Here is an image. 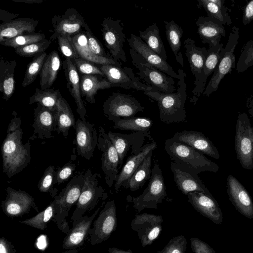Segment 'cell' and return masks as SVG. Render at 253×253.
<instances>
[{"label": "cell", "instance_id": "7dc6e473", "mask_svg": "<svg viewBox=\"0 0 253 253\" xmlns=\"http://www.w3.org/2000/svg\"><path fill=\"white\" fill-rule=\"evenodd\" d=\"M45 39V35L43 33H35L33 34L19 36L13 38L4 39L0 42V44L16 48L32 43L42 41Z\"/></svg>", "mask_w": 253, "mask_h": 253}, {"label": "cell", "instance_id": "60d3db41", "mask_svg": "<svg viewBox=\"0 0 253 253\" xmlns=\"http://www.w3.org/2000/svg\"><path fill=\"white\" fill-rule=\"evenodd\" d=\"M113 127L122 130H132L150 134V128L153 121L146 117H130L120 118L114 121Z\"/></svg>", "mask_w": 253, "mask_h": 253}, {"label": "cell", "instance_id": "52a82bcc", "mask_svg": "<svg viewBox=\"0 0 253 253\" xmlns=\"http://www.w3.org/2000/svg\"><path fill=\"white\" fill-rule=\"evenodd\" d=\"M239 37V28L235 26L231 29L225 47L221 49L218 63L203 93L204 96H209L217 90L221 81L235 68L236 61L234 52L238 43Z\"/></svg>", "mask_w": 253, "mask_h": 253}, {"label": "cell", "instance_id": "ffe728a7", "mask_svg": "<svg viewBox=\"0 0 253 253\" xmlns=\"http://www.w3.org/2000/svg\"><path fill=\"white\" fill-rule=\"evenodd\" d=\"M54 33L49 38L52 42L59 35L73 36L80 33L85 23L83 16L73 8L67 9L60 15H55L51 20Z\"/></svg>", "mask_w": 253, "mask_h": 253}, {"label": "cell", "instance_id": "d590c367", "mask_svg": "<svg viewBox=\"0 0 253 253\" xmlns=\"http://www.w3.org/2000/svg\"><path fill=\"white\" fill-rule=\"evenodd\" d=\"M17 66L15 59L9 61L1 57L0 60V91L3 98L7 101L15 89L14 72Z\"/></svg>", "mask_w": 253, "mask_h": 253}, {"label": "cell", "instance_id": "7402d4cb", "mask_svg": "<svg viewBox=\"0 0 253 253\" xmlns=\"http://www.w3.org/2000/svg\"><path fill=\"white\" fill-rule=\"evenodd\" d=\"M227 191L229 199L236 209L249 219L253 218V202L243 185L231 174L227 179Z\"/></svg>", "mask_w": 253, "mask_h": 253}, {"label": "cell", "instance_id": "91938a15", "mask_svg": "<svg viewBox=\"0 0 253 253\" xmlns=\"http://www.w3.org/2000/svg\"><path fill=\"white\" fill-rule=\"evenodd\" d=\"M246 106L249 113L253 118V95H251L247 98Z\"/></svg>", "mask_w": 253, "mask_h": 253}, {"label": "cell", "instance_id": "603a6c76", "mask_svg": "<svg viewBox=\"0 0 253 253\" xmlns=\"http://www.w3.org/2000/svg\"><path fill=\"white\" fill-rule=\"evenodd\" d=\"M187 196L188 201L197 211L216 224L222 223L221 210L211 194L195 191L189 193Z\"/></svg>", "mask_w": 253, "mask_h": 253}, {"label": "cell", "instance_id": "6f0895ef", "mask_svg": "<svg viewBox=\"0 0 253 253\" xmlns=\"http://www.w3.org/2000/svg\"><path fill=\"white\" fill-rule=\"evenodd\" d=\"M252 20H253V0L249 1L244 7L242 22L244 25H246Z\"/></svg>", "mask_w": 253, "mask_h": 253}, {"label": "cell", "instance_id": "cb8c5ba5", "mask_svg": "<svg viewBox=\"0 0 253 253\" xmlns=\"http://www.w3.org/2000/svg\"><path fill=\"white\" fill-rule=\"evenodd\" d=\"M34 120L32 125L34 134L30 140L52 137V132L57 130L56 110L53 111L39 103L34 109Z\"/></svg>", "mask_w": 253, "mask_h": 253}, {"label": "cell", "instance_id": "836d02e7", "mask_svg": "<svg viewBox=\"0 0 253 253\" xmlns=\"http://www.w3.org/2000/svg\"><path fill=\"white\" fill-rule=\"evenodd\" d=\"M184 46L186 49L185 54L190 64L191 71L195 76L194 84L196 85L204 66L207 49L205 47L197 46L195 41L190 38L185 40Z\"/></svg>", "mask_w": 253, "mask_h": 253}, {"label": "cell", "instance_id": "7a4b0ae2", "mask_svg": "<svg viewBox=\"0 0 253 253\" xmlns=\"http://www.w3.org/2000/svg\"><path fill=\"white\" fill-rule=\"evenodd\" d=\"M179 79L175 92L166 93L160 91H144L145 95L157 101L160 119L166 124L183 122L186 121L185 103L187 98V86L185 82L186 76L181 69L178 70Z\"/></svg>", "mask_w": 253, "mask_h": 253}, {"label": "cell", "instance_id": "8992f818", "mask_svg": "<svg viewBox=\"0 0 253 253\" xmlns=\"http://www.w3.org/2000/svg\"><path fill=\"white\" fill-rule=\"evenodd\" d=\"M129 54L133 66L138 69L136 74L147 85L152 86L156 91L166 93L174 92L176 90L173 78L147 62L140 54L130 48Z\"/></svg>", "mask_w": 253, "mask_h": 253}, {"label": "cell", "instance_id": "d6a6232c", "mask_svg": "<svg viewBox=\"0 0 253 253\" xmlns=\"http://www.w3.org/2000/svg\"><path fill=\"white\" fill-rule=\"evenodd\" d=\"M73 43L79 57L94 64H110L122 67V64L112 57H106L94 54L90 50L84 31L71 37Z\"/></svg>", "mask_w": 253, "mask_h": 253}, {"label": "cell", "instance_id": "ee69618b", "mask_svg": "<svg viewBox=\"0 0 253 253\" xmlns=\"http://www.w3.org/2000/svg\"><path fill=\"white\" fill-rule=\"evenodd\" d=\"M54 216V204L52 201L43 211L35 216L19 222L35 228L42 231L45 230L47 224L52 220Z\"/></svg>", "mask_w": 253, "mask_h": 253}, {"label": "cell", "instance_id": "e0dca14e", "mask_svg": "<svg viewBox=\"0 0 253 253\" xmlns=\"http://www.w3.org/2000/svg\"><path fill=\"white\" fill-rule=\"evenodd\" d=\"M163 219L161 215L148 213L136 214L132 220L131 229L137 233L143 248L151 245L162 230Z\"/></svg>", "mask_w": 253, "mask_h": 253}, {"label": "cell", "instance_id": "f35d334b", "mask_svg": "<svg viewBox=\"0 0 253 253\" xmlns=\"http://www.w3.org/2000/svg\"><path fill=\"white\" fill-rule=\"evenodd\" d=\"M166 28V37L176 61L183 67L184 62L182 54L180 51L181 45V39L183 34V30L172 20L168 22L164 21Z\"/></svg>", "mask_w": 253, "mask_h": 253}, {"label": "cell", "instance_id": "f1b7e54d", "mask_svg": "<svg viewBox=\"0 0 253 253\" xmlns=\"http://www.w3.org/2000/svg\"><path fill=\"white\" fill-rule=\"evenodd\" d=\"M223 43H218L209 46L204 66L197 84L193 89L192 96L190 102L194 105L197 102L199 97L203 93L208 77L213 73L220 58V53L223 47Z\"/></svg>", "mask_w": 253, "mask_h": 253}, {"label": "cell", "instance_id": "9a60e30c", "mask_svg": "<svg viewBox=\"0 0 253 253\" xmlns=\"http://www.w3.org/2000/svg\"><path fill=\"white\" fill-rule=\"evenodd\" d=\"M100 69L107 81L113 84L120 85L125 89H134L144 91H156L151 85L141 82L136 77L132 69L128 67H118L110 64L101 65Z\"/></svg>", "mask_w": 253, "mask_h": 253}, {"label": "cell", "instance_id": "4fadbf2b", "mask_svg": "<svg viewBox=\"0 0 253 253\" xmlns=\"http://www.w3.org/2000/svg\"><path fill=\"white\" fill-rule=\"evenodd\" d=\"M105 203L103 201L95 212L88 216L85 215L72 222L73 227L65 235L62 242L63 253H78L83 249L89 236V230L99 211Z\"/></svg>", "mask_w": 253, "mask_h": 253}, {"label": "cell", "instance_id": "6da1fadb", "mask_svg": "<svg viewBox=\"0 0 253 253\" xmlns=\"http://www.w3.org/2000/svg\"><path fill=\"white\" fill-rule=\"evenodd\" d=\"M6 131V136L1 147L3 172L9 178L21 172L31 161V144L28 141L22 143L23 131L21 128V118L13 111Z\"/></svg>", "mask_w": 253, "mask_h": 253}, {"label": "cell", "instance_id": "d6986e66", "mask_svg": "<svg viewBox=\"0 0 253 253\" xmlns=\"http://www.w3.org/2000/svg\"><path fill=\"white\" fill-rule=\"evenodd\" d=\"M76 150L78 155L89 160L98 142L95 125L79 118L76 121Z\"/></svg>", "mask_w": 253, "mask_h": 253}, {"label": "cell", "instance_id": "3957f363", "mask_svg": "<svg viewBox=\"0 0 253 253\" xmlns=\"http://www.w3.org/2000/svg\"><path fill=\"white\" fill-rule=\"evenodd\" d=\"M164 149L172 162L180 165L198 174L201 172H216L218 166L203 154L191 146L172 138L165 142Z\"/></svg>", "mask_w": 253, "mask_h": 253}, {"label": "cell", "instance_id": "9c48e42d", "mask_svg": "<svg viewBox=\"0 0 253 253\" xmlns=\"http://www.w3.org/2000/svg\"><path fill=\"white\" fill-rule=\"evenodd\" d=\"M166 187L162 172L159 164L155 163L151 169L149 182L143 193L132 198L133 207L140 212L144 209H157L167 196Z\"/></svg>", "mask_w": 253, "mask_h": 253}, {"label": "cell", "instance_id": "7c38bea8", "mask_svg": "<svg viewBox=\"0 0 253 253\" xmlns=\"http://www.w3.org/2000/svg\"><path fill=\"white\" fill-rule=\"evenodd\" d=\"M89 230L90 244L92 246L107 240L117 227L116 207L114 200L108 201L99 212Z\"/></svg>", "mask_w": 253, "mask_h": 253}, {"label": "cell", "instance_id": "74e56055", "mask_svg": "<svg viewBox=\"0 0 253 253\" xmlns=\"http://www.w3.org/2000/svg\"><path fill=\"white\" fill-rule=\"evenodd\" d=\"M199 8L202 7L207 13V16L214 18L223 25H231L232 20L224 5V0H197Z\"/></svg>", "mask_w": 253, "mask_h": 253}, {"label": "cell", "instance_id": "ac0fdd59", "mask_svg": "<svg viewBox=\"0 0 253 253\" xmlns=\"http://www.w3.org/2000/svg\"><path fill=\"white\" fill-rule=\"evenodd\" d=\"M107 133L118 152L119 157V169L122 168L124 159L130 149H131V154H137L144 145L146 137L150 140L153 139L150 134L142 132L134 131L127 134L109 131Z\"/></svg>", "mask_w": 253, "mask_h": 253}, {"label": "cell", "instance_id": "8d00e7d4", "mask_svg": "<svg viewBox=\"0 0 253 253\" xmlns=\"http://www.w3.org/2000/svg\"><path fill=\"white\" fill-rule=\"evenodd\" d=\"M57 130L58 134L62 133L67 138L69 130L71 127H75V120L68 103L59 94L56 108Z\"/></svg>", "mask_w": 253, "mask_h": 253}, {"label": "cell", "instance_id": "db71d44e", "mask_svg": "<svg viewBox=\"0 0 253 253\" xmlns=\"http://www.w3.org/2000/svg\"><path fill=\"white\" fill-rule=\"evenodd\" d=\"M78 73L83 75H98L105 77L104 74L94 63L81 58L73 60Z\"/></svg>", "mask_w": 253, "mask_h": 253}, {"label": "cell", "instance_id": "277c9868", "mask_svg": "<svg viewBox=\"0 0 253 253\" xmlns=\"http://www.w3.org/2000/svg\"><path fill=\"white\" fill-rule=\"evenodd\" d=\"M84 173L79 172L52 201L54 216L52 219L58 229L66 235L70 230L66 217L71 208L77 203L84 183Z\"/></svg>", "mask_w": 253, "mask_h": 253}, {"label": "cell", "instance_id": "83f0119b", "mask_svg": "<svg viewBox=\"0 0 253 253\" xmlns=\"http://www.w3.org/2000/svg\"><path fill=\"white\" fill-rule=\"evenodd\" d=\"M63 68L67 81V87L77 105L76 111L82 120L86 121V110L82 98L80 79L79 73L72 60L66 58L63 61Z\"/></svg>", "mask_w": 253, "mask_h": 253}, {"label": "cell", "instance_id": "44dd1931", "mask_svg": "<svg viewBox=\"0 0 253 253\" xmlns=\"http://www.w3.org/2000/svg\"><path fill=\"white\" fill-rule=\"evenodd\" d=\"M170 169L176 185L183 194L187 195L195 191L211 194L196 172L173 162L170 163Z\"/></svg>", "mask_w": 253, "mask_h": 253}, {"label": "cell", "instance_id": "b9f144b4", "mask_svg": "<svg viewBox=\"0 0 253 253\" xmlns=\"http://www.w3.org/2000/svg\"><path fill=\"white\" fill-rule=\"evenodd\" d=\"M153 152L151 151L146 157L142 163L131 177L128 189L134 192L142 187L145 182L150 180L151 174V165Z\"/></svg>", "mask_w": 253, "mask_h": 253}, {"label": "cell", "instance_id": "f546056e", "mask_svg": "<svg viewBox=\"0 0 253 253\" xmlns=\"http://www.w3.org/2000/svg\"><path fill=\"white\" fill-rule=\"evenodd\" d=\"M196 24L198 27L197 33L202 43L212 46L220 43L221 37L226 36L223 24L219 21L208 16H199Z\"/></svg>", "mask_w": 253, "mask_h": 253}, {"label": "cell", "instance_id": "11a10c76", "mask_svg": "<svg viewBox=\"0 0 253 253\" xmlns=\"http://www.w3.org/2000/svg\"><path fill=\"white\" fill-rule=\"evenodd\" d=\"M75 169L76 165L71 161L66 163L62 168L58 169L56 171L55 184L59 185L65 182L73 175Z\"/></svg>", "mask_w": 253, "mask_h": 253}, {"label": "cell", "instance_id": "5b68a950", "mask_svg": "<svg viewBox=\"0 0 253 253\" xmlns=\"http://www.w3.org/2000/svg\"><path fill=\"white\" fill-rule=\"evenodd\" d=\"M100 177L99 174L93 173L89 168L84 173V185L71 217L72 222L79 219L86 212L92 210L100 200H105L107 198V193L99 183Z\"/></svg>", "mask_w": 253, "mask_h": 253}, {"label": "cell", "instance_id": "6125c7cd", "mask_svg": "<svg viewBox=\"0 0 253 253\" xmlns=\"http://www.w3.org/2000/svg\"><path fill=\"white\" fill-rule=\"evenodd\" d=\"M14 2H24L26 3H41L43 2L42 0H13Z\"/></svg>", "mask_w": 253, "mask_h": 253}, {"label": "cell", "instance_id": "1f68e13d", "mask_svg": "<svg viewBox=\"0 0 253 253\" xmlns=\"http://www.w3.org/2000/svg\"><path fill=\"white\" fill-rule=\"evenodd\" d=\"M120 87L107 81L106 78L98 75H83L80 79V89L82 97L89 103H95V96L100 89Z\"/></svg>", "mask_w": 253, "mask_h": 253}, {"label": "cell", "instance_id": "94428289", "mask_svg": "<svg viewBox=\"0 0 253 253\" xmlns=\"http://www.w3.org/2000/svg\"><path fill=\"white\" fill-rule=\"evenodd\" d=\"M109 253H133L130 250H124L116 247L109 248Z\"/></svg>", "mask_w": 253, "mask_h": 253}, {"label": "cell", "instance_id": "f6af8a7d", "mask_svg": "<svg viewBox=\"0 0 253 253\" xmlns=\"http://www.w3.org/2000/svg\"><path fill=\"white\" fill-rule=\"evenodd\" d=\"M47 55L46 53L44 52L34 57L32 61L28 64L22 83L23 87H26L35 81L41 71Z\"/></svg>", "mask_w": 253, "mask_h": 253}, {"label": "cell", "instance_id": "30bf717a", "mask_svg": "<svg viewBox=\"0 0 253 253\" xmlns=\"http://www.w3.org/2000/svg\"><path fill=\"white\" fill-rule=\"evenodd\" d=\"M144 107L131 94L113 92L104 102L103 111L109 120L134 117Z\"/></svg>", "mask_w": 253, "mask_h": 253}, {"label": "cell", "instance_id": "9f6ffc18", "mask_svg": "<svg viewBox=\"0 0 253 253\" xmlns=\"http://www.w3.org/2000/svg\"><path fill=\"white\" fill-rule=\"evenodd\" d=\"M190 246L194 253H216L209 245L198 238H190Z\"/></svg>", "mask_w": 253, "mask_h": 253}, {"label": "cell", "instance_id": "4316f807", "mask_svg": "<svg viewBox=\"0 0 253 253\" xmlns=\"http://www.w3.org/2000/svg\"><path fill=\"white\" fill-rule=\"evenodd\" d=\"M172 138L215 159L219 160L220 158L217 148L207 136L201 132L183 130L176 132Z\"/></svg>", "mask_w": 253, "mask_h": 253}, {"label": "cell", "instance_id": "816d5d0a", "mask_svg": "<svg viewBox=\"0 0 253 253\" xmlns=\"http://www.w3.org/2000/svg\"><path fill=\"white\" fill-rule=\"evenodd\" d=\"M187 240L183 235H178L170 239L161 251L156 253H185Z\"/></svg>", "mask_w": 253, "mask_h": 253}, {"label": "cell", "instance_id": "484cf974", "mask_svg": "<svg viewBox=\"0 0 253 253\" xmlns=\"http://www.w3.org/2000/svg\"><path fill=\"white\" fill-rule=\"evenodd\" d=\"M157 146L156 142L153 141L144 145L137 154H131L128 156L114 183V188L116 191H118L121 187L128 189V182L133 174L146 157Z\"/></svg>", "mask_w": 253, "mask_h": 253}, {"label": "cell", "instance_id": "4dcf8cb0", "mask_svg": "<svg viewBox=\"0 0 253 253\" xmlns=\"http://www.w3.org/2000/svg\"><path fill=\"white\" fill-rule=\"evenodd\" d=\"M38 20L29 18H20L3 22L0 26V42L4 39L35 34Z\"/></svg>", "mask_w": 253, "mask_h": 253}, {"label": "cell", "instance_id": "ab89813d", "mask_svg": "<svg viewBox=\"0 0 253 253\" xmlns=\"http://www.w3.org/2000/svg\"><path fill=\"white\" fill-rule=\"evenodd\" d=\"M139 37L148 47L166 61L168 56L156 23L149 26L143 31H139Z\"/></svg>", "mask_w": 253, "mask_h": 253}, {"label": "cell", "instance_id": "5bb4252c", "mask_svg": "<svg viewBox=\"0 0 253 253\" xmlns=\"http://www.w3.org/2000/svg\"><path fill=\"white\" fill-rule=\"evenodd\" d=\"M97 147L102 153L101 169L105 175L106 183L109 188H111L120 172L119 157L114 145L101 126L99 127Z\"/></svg>", "mask_w": 253, "mask_h": 253}, {"label": "cell", "instance_id": "be15d7a7", "mask_svg": "<svg viewBox=\"0 0 253 253\" xmlns=\"http://www.w3.org/2000/svg\"></svg>", "mask_w": 253, "mask_h": 253}, {"label": "cell", "instance_id": "f907efd6", "mask_svg": "<svg viewBox=\"0 0 253 253\" xmlns=\"http://www.w3.org/2000/svg\"><path fill=\"white\" fill-rule=\"evenodd\" d=\"M56 39L60 50L66 58H70L72 60L80 58L73 43L71 36L59 35Z\"/></svg>", "mask_w": 253, "mask_h": 253}, {"label": "cell", "instance_id": "680465c9", "mask_svg": "<svg viewBox=\"0 0 253 253\" xmlns=\"http://www.w3.org/2000/svg\"><path fill=\"white\" fill-rule=\"evenodd\" d=\"M0 253H16L14 245L4 237L0 238Z\"/></svg>", "mask_w": 253, "mask_h": 253}, {"label": "cell", "instance_id": "bcb514c9", "mask_svg": "<svg viewBox=\"0 0 253 253\" xmlns=\"http://www.w3.org/2000/svg\"><path fill=\"white\" fill-rule=\"evenodd\" d=\"M55 169L53 166H48L44 170L43 174L38 184L40 191L43 193H48L53 198L57 195L58 192L57 189H53L56 180Z\"/></svg>", "mask_w": 253, "mask_h": 253}, {"label": "cell", "instance_id": "d4e9b609", "mask_svg": "<svg viewBox=\"0 0 253 253\" xmlns=\"http://www.w3.org/2000/svg\"><path fill=\"white\" fill-rule=\"evenodd\" d=\"M127 41L130 48L140 54L147 62L170 77L179 80V75L175 72L172 67L148 47L139 36L131 34Z\"/></svg>", "mask_w": 253, "mask_h": 253}, {"label": "cell", "instance_id": "ba28073f", "mask_svg": "<svg viewBox=\"0 0 253 253\" xmlns=\"http://www.w3.org/2000/svg\"><path fill=\"white\" fill-rule=\"evenodd\" d=\"M235 149L242 167L253 169V127L247 114L240 113L236 124Z\"/></svg>", "mask_w": 253, "mask_h": 253}, {"label": "cell", "instance_id": "c3c4849f", "mask_svg": "<svg viewBox=\"0 0 253 253\" xmlns=\"http://www.w3.org/2000/svg\"><path fill=\"white\" fill-rule=\"evenodd\" d=\"M51 42L49 39H45L41 42L16 48L15 51L21 57H35L45 52Z\"/></svg>", "mask_w": 253, "mask_h": 253}, {"label": "cell", "instance_id": "8fae6325", "mask_svg": "<svg viewBox=\"0 0 253 253\" xmlns=\"http://www.w3.org/2000/svg\"><path fill=\"white\" fill-rule=\"evenodd\" d=\"M102 38L106 47L111 56L117 61L126 62L123 45L126 41V35L123 32L124 24L120 19L112 17L104 18L101 24Z\"/></svg>", "mask_w": 253, "mask_h": 253}, {"label": "cell", "instance_id": "2e32d148", "mask_svg": "<svg viewBox=\"0 0 253 253\" xmlns=\"http://www.w3.org/2000/svg\"><path fill=\"white\" fill-rule=\"evenodd\" d=\"M6 194L5 199L1 201L0 206L8 217L11 218L21 217L28 213L31 208L39 211L33 197L26 192L8 187Z\"/></svg>", "mask_w": 253, "mask_h": 253}, {"label": "cell", "instance_id": "7bdbcfd3", "mask_svg": "<svg viewBox=\"0 0 253 253\" xmlns=\"http://www.w3.org/2000/svg\"><path fill=\"white\" fill-rule=\"evenodd\" d=\"M60 94L59 90L51 88L42 90L37 88L35 93L29 98V103L31 105L39 103L51 111H55Z\"/></svg>", "mask_w": 253, "mask_h": 253}, {"label": "cell", "instance_id": "f5cc1de1", "mask_svg": "<svg viewBox=\"0 0 253 253\" xmlns=\"http://www.w3.org/2000/svg\"><path fill=\"white\" fill-rule=\"evenodd\" d=\"M87 40L88 46L93 53L102 57H111L105 52L102 45L97 39L93 35L90 29L86 22L83 26Z\"/></svg>", "mask_w": 253, "mask_h": 253}, {"label": "cell", "instance_id": "681fc988", "mask_svg": "<svg viewBox=\"0 0 253 253\" xmlns=\"http://www.w3.org/2000/svg\"><path fill=\"white\" fill-rule=\"evenodd\" d=\"M253 66V39L249 41L243 46L236 67L238 73H243Z\"/></svg>", "mask_w": 253, "mask_h": 253}, {"label": "cell", "instance_id": "e575fe53", "mask_svg": "<svg viewBox=\"0 0 253 253\" xmlns=\"http://www.w3.org/2000/svg\"><path fill=\"white\" fill-rule=\"evenodd\" d=\"M61 65L60 58L56 50L50 52L46 56L40 72L41 89L50 88L55 81Z\"/></svg>", "mask_w": 253, "mask_h": 253}]
</instances>
